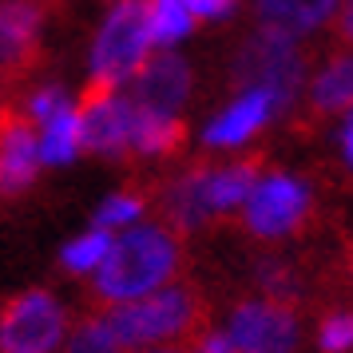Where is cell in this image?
<instances>
[{
	"instance_id": "cell-19",
	"label": "cell",
	"mask_w": 353,
	"mask_h": 353,
	"mask_svg": "<svg viewBox=\"0 0 353 353\" xmlns=\"http://www.w3.org/2000/svg\"><path fill=\"white\" fill-rule=\"evenodd\" d=\"M254 278L258 286L266 290V298H278V302H298L305 290V278L298 270V262H290V258H278V254H266L262 262L254 266Z\"/></svg>"
},
{
	"instance_id": "cell-25",
	"label": "cell",
	"mask_w": 353,
	"mask_h": 353,
	"mask_svg": "<svg viewBox=\"0 0 353 353\" xmlns=\"http://www.w3.org/2000/svg\"><path fill=\"white\" fill-rule=\"evenodd\" d=\"M64 108H72V103H68V92L60 88V83H48V88L32 92V99H28V119L44 128V123H48V119H56Z\"/></svg>"
},
{
	"instance_id": "cell-2",
	"label": "cell",
	"mask_w": 353,
	"mask_h": 353,
	"mask_svg": "<svg viewBox=\"0 0 353 353\" xmlns=\"http://www.w3.org/2000/svg\"><path fill=\"white\" fill-rule=\"evenodd\" d=\"M302 76H305V64L294 36L278 32L270 24H262L254 36H246L242 48L234 52V64H230V80L239 88L270 92L278 115L294 108V99L302 92Z\"/></svg>"
},
{
	"instance_id": "cell-23",
	"label": "cell",
	"mask_w": 353,
	"mask_h": 353,
	"mask_svg": "<svg viewBox=\"0 0 353 353\" xmlns=\"http://www.w3.org/2000/svg\"><path fill=\"white\" fill-rule=\"evenodd\" d=\"M139 214H143V199L139 194H112L108 203H99L92 223L99 230H128V226L139 223Z\"/></svg>"
},
{
	"instance_id": "cell-17",
	"label": "cell",
	"mask_w": 353,
	"mask_h": 353,
	"mask_svg": "<svg viewBox=\"0 0 353 353\" xmlns=\"http://www.w3.org/2000/svg\"><path fill=\"white\" fill-rule=\"evenodd\" d=\"M183 143V123L179 115L171 112H155V108H143L135 112V151L139 155H171Z\"/></svg>"
},
{
	"instance_id": "cell-1",
	"label": "cell",
	"mask_w": 353,
	"mask_h": 353,
	"mask_svg": "<svg viewBox=\"0 0 353 353\" xmlns=\"http://www.w3.org/2000/svg\"><path fill=\"white\" fill-rule=\"evenodd\" d=\"M179 270V242L171 230L151 223L128 226L96 270V294L103 302H135L143 294H155L163 282H171Z\"/></svg>"
},
{
	"instance_id": "cell-21",
	"label": "cell",
	"mask_w": 353,
	"mask_h": 353,
	"mask_svg": "<svg viewBox=\"0 0 353 353\" xmlns=\"http://www.w3.org/2000/svg\"><path fill=\"white\" fill-rule=\"evenodd\" d=\"M112 230H99V226H92L88 234H80V239H72L64 246V254H60V262H64V270L72 274H96L99 266H103V258H108V250H112Z\"/></svg>"
},
{
	"instance_id": "cell-6",
	"label": "cell",
	"mask_w": 353,
	"mask_h": 353,
	"mask_svg": "<svg viewBox=\"0 0 353 353\" xmlns=\"http://www.w3.org/2000/svg\"><path fill=\"white\" fill-rule=\"evenodd\" d=\"M226 334L239 353H294L302 325L290 302L258 298V302H239L230 310Z\"/></svg>"
},
{
	"instance_id": "cell-5",
	"label": "cell",
	"mask_w": 353,
	"mask_h": 353,
	"mask_svg": "<svg viewBox=\"0 0 353 353\" xmlns=\"http://www.w3.org/2000/svg\"><path fill=\"white\" fill-rule=\"evenodd\" d=\"M135 112H139V103L131 96L92 83L80 99L83 147L103 159H123L128 151H135Z\"/></svg>"
},
{
	"instance_id": "cell-3",
	"label": "cell",
	"mask_w": 353,
	"mask_h": 353,
	"mask_svg": "<svg viewBox=\"0 0 353 353\" xmlns=\"http://www.w3.org/2000/svg\"><path fill=\"white\" fill-rule=\"evenodd\" d=\"M115 337L123 341V350L155 345V341H175L191 334L203 321V302L191 286H167L155 294H143L135 302H119L108 314Z\"/></svg>"
},
{
	"instance_id": "cell-31",
	"label": "cell",
	"mask_w": 353,
	"mask_h": 353,
	"mask_svg": "<svg viewBox=\"0 0 353 353\" xmlns=\"http://www.w3.org/2000/svg\"><path fill=\"white\" fill-rule=\"evenodd\" d=\"M159 353H171V350H159Z\"/></svg>"
},
{
	"instance_id": "cell-29",
	"label": "cell",
	"mask_w": 353,
	"mask_h": 353,
	"mask_svg": "<svg viewBox=\"0 0 353 353\" xmlns=\"http://www.w3.org/2000/svg\"><path fill=\"white\" fill-rule=\"evenodd\" d=\"M337 32H341V36H345V40L353 44V0H345V4H341V17H337Z\"/></svg>"
},
{
	"instance_id": "cell-20",
	"label": "cell",
	"mask_w": 353,
	"mask_h": 353,
	"mask_svg": "<svg viewBox=\"0 0 353 353\" xmlns=\"http://www.w3.org/2000/svg\"><path fill=\"white\" fill-rule=\"evenodd\" d=\"M151 8V32H155V44L171 48L175 40L191 32V20H194V8L191 0H147Z\"/></svg>"
},
{
	"instance_id": "cell-26",
	"label": "cell",
	"mask_w": 353,
	"mask_h": 353,
	"mask_svg": "<svg viewBox=\"0 0 353 353\" xmlns=\"http://www.w3.org/2000/svg\"><path fill=\"white\" fill-rule=\"evenodd\" d=\"M234 4L239 0H191V8H194V17H203V20H223L234 12Z\"/></svg>"
},
{
	"instance_id": "cell-7",
	"label": "cell",
	"mask_w": 353,
	"mask_h": 353,
	"mask_svg": "<svg viewBox=\"0 0 353 353\" xmlns=\"http://www.w3.org/2000/svg\"><path fill=\"white\" fill-rule=\"evenodd\" d=\"M310 187L290 175H266L246 199V230L258 239H286L310 219Z\"/></svg>"
},
{
	"instance_id": "cell-15",
	"label": "cell",
	"mask_w": 353,
	"mask_h": 353,
	"mask_svg": "<svg viewBox=\"0 0 353 353\" xmlns=\"http://www.w3.org/2000/svg\"><path fill=\"white\" fill-rule=\"evenodd\" d=\"M310 108L314 115L353 112V52L334 56L310 83Z\"/></svg>"
},
{
	"instance_id": "cell-16",
	"label": "cell",
	"mask_w": 353,
	"mask_h": 353,
	"mask_svg": "<svg viewBox=\"0 0 353 353\" xmlns=\"http://www.w3.org/2000/svg\"><path fill=\"white\" fill-rule=\"evenodd\" d=\"M258 183V163H234V167H210L207 171V194H210V210L226 214L234 207H246V199Z\"/></svg>"
},
{
	"instance_id": "cell-30",
	"label": "cell",
	"mask_w": 353,
	"mask_h": 353,
	"mask_svg": "<svg viewBox=\"0 0 353 353\" xmlns=\"http://www.w3.org/2000/svg\"><path fill=\"white\" fill-rule=\"evenodd\" d=\"M350 270H353V258H350Z\"/></svg>"
},
{
	"instance_id": "cell-9",
	"label": "cell",
	"mask_w": 353,
	"mask_h": 353,
	"mask_svg": "<svg viewBox=\"0 0 353 353\" xmlns=\"http://www.w3.org/2000/svg\"><path fill=\"white\" fill-rule=\"evenodd\" d=\"M187 96H191V64L175 52L151 56L131 80V99L143 108H155V112L175 115L187 103Z\"/></svg>"
},
{
	"instance_id": "cell-22",
	"label": "cell",
	"mask_w": 353,
	"mask_h": 353,
	"mask_svg": "<svg viewBox=\"0 0 353 353\" xmlns=\"http://www.w3.org/2000/svg\"><path fill=\"white\" fill-rule=\"evenodd\" d=\"M68 353H123V341L115 337L108 318H92L68 337Z\"/></svg>"
},
{
	"instance_id": "cell-12",
	"label": "cell",
	"mask_w": 353,
	"mask_h": 353,
	"mask_svg": "<svg viewBox=\"0 0 353 353\" xmlns=\"http://www.w3.org/2000/svg\"><path fill=\"white\" fill-rule=\"evenodd\" d=\"M207 171L210 167H191L163 191V214H167L171 230H179V234L199 230L214 214L210 210V194H207Z\"/></svg>"
},
{
	"instance_id": "cell-24",
	"label": "cell",
	"mask_w": 353,
	"mask_h": 353,
	"mask_svg": "<svg viewBox=\"0 0 353 353\" xmlns=\"http://www.w3.org/2000/svg\"><path fill=\"white\" fill-rule=\"evenodd\" d=\"M318 345H321V353H350L353 350V314H345V310L325 314L318 325Z\"/></svg>"
},
{
	"instance_id": "cell-11",
	"label": "cell",
	"mask_w": 353,
	"mask_h": 353,
	"mask_svg": "<svg viewBox=\"0 0 353 353\" xmlns=\"http://www.w3.org/2000/svg\"><path fill=\"white\" fill-rule=\"evenodd\" d=\"M270 115H278L270 92H262V88H242V96L207 123V135H203V139H207V147H239V143H246Z\"/></svg>"
},
{
	"instance_id": "cell-10",
	"label": "cell",
	"mask_w": 353,
	"mask_h": 353,
	"mask_svg": "<svg viewBox=\"0 0 353 353\" xmlns=\"http://www.w3.org/2000/svg\"><path fill=\"white\" fill-rule=\"evenodd\" d=\"M44 167V147L40 135L32 131L28 115H8L4 119V147H0V183L4 194L28 191Z\"/></svg>"
},
{
	"instance_id": "cell-13",
	"label": "cell",
	"mask_w": 353,
	"mask_h": 353,
	"mask_svg": "<svg viewBox=\"0 0 353 353\" xmlns=\"http://www.w3.org/2000/svg\"><path fill=\"white\" fill-rule=\"evenodd\" d=\"M44 28V4L40 0H4L0 12V40H4V64L8 72L32 60Z\"/></svg>"
},
{
	"instance_id": "cell-18",
	"label": "cell",
	"mask_w": 353,
	"mask_h": 353,
	"mask_svg": "<svg viewBox=\"0 0 353 353\" xmlns=\"http://www.w3.org/2000/svg\"><path fill=\"white\" fill-rule=\"evenodd\" d=\"M40 147H44V163H72L76 151L83 147V128H80V108H64V112L48 119L40 131Z\"/></svg>"
},
{
	"instance_id": "cell-14",
	"label": "cell",
	"mask_w": 353,
	"mask_h": 353,
	"mask_svg": "<svg viewBox=\"0 0 353 353\" xmlns=\"http://www.w3.org/2000/svg\"><path fill=\"white\" fill-rule=\"evenodd\" d=\"M337 4L341 0H258V20L278 28V32L302 36V32L321 28L334 17Z\"/></svg>"
},
{
	"instance_id": "cell-27",
	"label": "cell",
	"mask_w": 353,
	"mask_h": 353,
	"mask_svg": "<svg viewBox=\"0 0 353 353\" xmlns=\"http://www.w3.org/2000/svg\"><path fill=\"white\" fill-rule=\"evenodd\" d=\"M194 353H239L234 350V341H230V334H203L199 337V345H194Z\"/></svg>"
},
{
	"instance_id": "cell-28",
	"label": "cell",
	"mask_w": 353,
	"mask_h": 353,
	"mask_svg": "<svg viewBox=\"0 0 353 353\" xmlns=\"http://www.w3.org/2000/svg\"><path fill=\"white\" fill-rule=\"evenodd\" d=\"M341 151H345V163L353 167V112H345V123H341Z\"/></svg>"
},
{
	"instance_id": "cell-4",
	"label": "cell",
	"mask_w": 353,
	"mask_h": 353,
	"mask_svg": "<svg viewBox=\"0 0 353 353\" xmlns=\"http://www.w3.org/2000/svg\"><path fill=\"white\" fill-rule=\"evenodd\" d=\"M151 44H155L151 8L143 0H115L92 44V83L119 88V83L135 80V72L147 64Z\"/></svg>"
},
{
	"instance_id": "cell-8",
	"label": "cell",
	"mask_w": 353,
	"mask_h": 353,
	"mask_svg": "<svg viewBox=\"0 0 353 353\" xmlns=\"http://www.w3.org/2000/svg\"><path fill=\"white\" fill-rule=\"evenodd\" d=\"M4 353H52L64 337V310L44 290H24L4 305Z\"/></svg>"
}]
</instances>
